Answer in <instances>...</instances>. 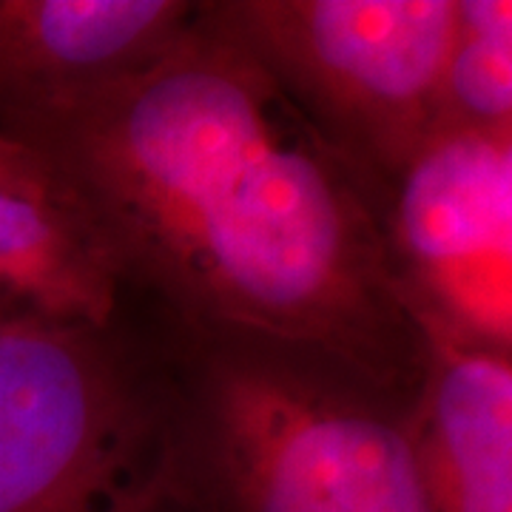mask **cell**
Wrapping results in <instances>:
<instances>
[{"mask_svg": "<svg viewBox=\"0 0 512 512\" xmlns=\"http://www.w3.org/2000/svg\"><path fill=\"white\" fill-rule=\"evenodd\" d=\"M3 134L46 171L126 305L325 350L416 393L427 342L387 265L384 197L197 3L143 66Z\"/></svg>", "mask_w": 512, "mask_h": 512, "instance_id": "obj_1", "label": "cell"}, {"mask_svg": "<svg viewBox=\"0 0 512 512\" xmlns=\"http://www.w3.org/2000/svg\"><path fill=\"white\" fill-rule=\"evenodd\" d=\"M168 512H430L413 396L325 350L131 308Z\"/></svg>", "mask_w": 512, "mask_h": 512, "instance_id": "obj_2", "label": "cell"}, {"mask_svg": "<svg viewBox=\"0 0 512 512\" xmlns=\"http://www.w3.org/2000/svg\"><path fill=\"white\" fill-rule=\"evenodd\" d=\"M197 18L384 200L439 131L456 0H197Z\"/></svg>", "mask_w": 512, "mask_h": 512, "instance_id": "obj_3", "label": "cell"}, {"mask_svg": "<svg viewBox=\"0 0 512 512\" xmlns=\"http://www.w3.org/2000/svg\"><path fill=\"white\" fill-rule=\"evenodd\" d=\"M151 365L128 311L111 325H0V512H146Z\"/></svg>", "mask_w": 512, "mask_h": 512, "instance_id": "obj_4", "label": "cell"}, {"mask_svg": "<svg viewBox=\"0 0 512 512\" xmlns=\"http://www.w3.org/2000/svg\"><path fill=\"white\" fill-rule=\"evenodd\" d=\"M382 231L424 342L512 356V134L436 131L387 191Z\"/></svg>", "mask_w": 512, "mask_h": 512, "instance_id": "obj_5", "label": "cell"}, {"mask_svg": "<svg viewBox=\"0 0 512 512\" xmlns=\"http://www.w3.org/2000/svg\"><path fill=\"white\" fill-rule=\"evenodd\" d=\"M197 0H0V134L134 72Z\"/></svg>", "mask_w": 512, "mask_h": 512, "instance_id": "obj_6", "label": "cell"}, {"mask_svg": "<svg viewBox=\"0 0 512 512\" xmlns=\"http://www.w3.org/2000/svg\"><path fill=\"white\" fill-rule=\"evenodd\" d=\"M413 436L430 512H512V356L427 342Z\"/></svg>", "mask_w": 512, "mask_h": 512, "instance_id": "obj_7", "label": "cell"}, {"mask_svg": "<svg viewBox=\"0 0 512 512\" xmlns=\"http://www.w3.org/2000/svg\"><path fill=\"white\" fill-rule=\"evenodd\" d=\"M126 296L86 228L57 202L0 188V325H111Z\"/></svg>", "mask_w": 512, "mask_h": 512, "instance_id": "obj_8", "label": "cell"}, {"mask_svg": "<svg viewBox=\"0 0 512 512\" xmlns=\"http://www.w3.org/2000/svg\"><path fill=\"white\" fill-rule=\"evenodd\" d=\"M439 131L512 134L510 0H456L441 66Z\"/></svg>", "mask_w": 512, "mask_h": 512, "instance_id": "obj_9", "label": "cell"}, {"mask_svg": "<svg viewBox=\"0 0 512 512\" xmlns=\"http://www.w3.org/2000/svg\"><path fill=\"white\" fill-rule=\"evenodd\" d=\"M0 188L20 191V194L37 197V200L57 202L55 188L49 183L46 171L40 168V163L26 148L18 146L15 140H9L6 134H0Z\"/></svg>", "mask_w": 512, "mask_h": 512, "instance_id": "obj_10", "label": "cell"}]
</instances>
